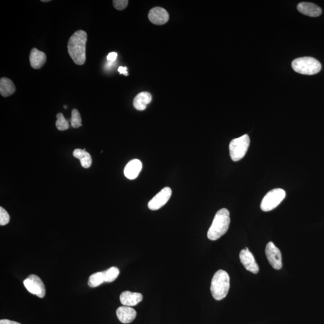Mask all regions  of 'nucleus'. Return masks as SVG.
<instances>
[{
    "mask_svg": "<svg viewBox=\"0 0 324 324\" xmlns=\"http://www.w3.org/2000/svg\"><path fill=\"white\" fill-rule=\"evenodd\" d=\"M86 41L87 34L83 30H78L69 39L68 52L77 65H83L86 62Z\"/></svg>",
    "mask_w": 324,
    "mask_h": 324,
    "instance_id": "nucleus-1",
    "label": "nucleus"
},
{
    "mask_svg": "<svg viewBox=\"0 0 324 324\" xmlns=\"http://www.w3.org/2000/svg\"><path fill=\"white\" fill-rule=\"evenodd\" d=\"M230 222V213L228 210L222 208L218 210L207 232L208 238L212 241L220 238L227 232L229 229Z\"/></svg>",
    "mask_w": 324,
    "mask_h": 324,
    "instance_id": "nucleus-2",
    "label": "nucleus"
},
{
    "mask_svg": "<svg viewBox=\"0 0 324 324\" xmlns=\"http://www.w3.org/2000/svg\"><path fill=\"white\" fill-rule=\"evenodd\" d=\"M230 288L229 274L224 270H218L213 276L210 288L213 298L218 301L224 298L229 292Z\"/></svg>",
    "mask_w": 324,
    "mask_h": 324,
    "instance_id": "nucleus-3",
    "label": "nucleus"
},
{
    "mask_svg": "<svg viewBox=\"0 0 324 324\" xmlns=\"http://www.w3.org/2000/svg\"><path fill=\"white\" fill-rule=\"evenodd\" d=\"M292 68L297 73L313 75L319 73L322 66L316 59L306 56L294 60L292 62Z\"/></svg>",
    "mask_w": 324,
    "mask_h": 324,
    "instance_id": "nucleus-4",
    "label": "nucleus"
},
{
    "mask_svg": "<svg viewBox=\"0 0 324 324\" xmlns=\"http://www.w3.org/2000/svg\"><path fill=\"white\" fill-rule=\"evenodd\" d=\"M250 146V138L247 134L231 140L230 144V153L231 159L234 162H238L247 152Z\"/></svg>",
    "mask_w": 324,
    "mask_h": 324,
    "instance_id": "nucleus-5",
    "label": "nucleus"
},
{
    "mask_svg": "<svg viewBox=\"0 0 324 324\" xmlns=\"http://www.w3.org/2000/svg\"><path fill=\"white\" fill-rule=\"evenodd\" d=\"M286 196V192L283 189H272L266 194L260 204V208L264 212H270L274 210L280 204Z\"/></svg>",
    "mask_w": 324,
    "mask_h": 324,
    "instance_id": "nucleus-6",
    "label": "nucleus"
},
{
    "mask_svg": "<svg viewBox=\"0 0 324 324\" xmlns=\"http://www.w3.org/2000/svg\"><path fill=\"white\" fill-rule=\"evenodd\" d=\"M24 284L30 293L37 296L39 298H44L46 294L44 284L38 276L30 275L24 280Z\"/></svg>",
    "mask_w": 324,
    "mask_h": 324,
    "instance_id": "nucleus-7",
    "label": "nucleus"
},
{
    "mask_svg": "<svg viewBox=\"0 0 324 324\" xmlns=\"http://www.w3.org/2000/svg\"><path fill=\"white\" fill-rule=\"evenodd\" d=\"M266 254L273 268L280 270L282 267V254L280 250L276 247L274 243L270 242L266 244Z\"/></svg>",
    "mask_w": 324,
    "mask_h": 324,
    "instance_id": "nucleus-8",
    "label": "nucleus"
},
{
    "mask_svg": "<svg viewBox=\"0 0 324 324\" xmlns=\"http://www.w3.org/2000/svg\"><path fill=\"white\" fill-rule=\"evenodd\" d=\"M172 195V190L169 187H166L156 195L150 200L148 204L149 209L151 210H158L164 206L168 202Z\"/></svg>",
    "mask_w": 324,
    "mask_h": 324,
    "instance_id": "nucleus-9",
    "label": "nucleus"
},
{
    "mask_svg": "<svg viewBox=\"0 0 324 324\" xmlns=\"http://www.w3.org/2000/svg\"><path fill=\"white\" fill-rule=\"evenodd\" d=\"M240 260L241 261L243 266L248 271L254 274H256L259 272V266L255 260L253 254L249 251L248 248L240 252Z\"/></svg>",
    "mask_w": 324,
    "mask_h": 324,
    "instance_id": "nucleus-10",
    "label": "nucleus"
},
{
    "mask_svg": "<svg viewBox=\"0 0 324 324\" xmlns=\"http://www.w3.org/2000/svg\"><path fill=\"white\" fill-rule=\"evenodd\" d=\"M150 21L156 25H164L169 20V14L164 8L156 7L150 10L148 14Z\"/></svg>",
    "mask_w": 324,
    "mask_h": 324,
    "instance_id": "nucleus-11",
    "label": "nucleus"
},
{
    "mask_svg": "<svg viewBox=\"0 0 324 324\" xmlns=\"http://www.w3.org/2000/svg\"><path fill=\"white\" fill-rule=\"evenodd\" d=\"M116 316L120 322L123 324H129L133 322L136 316V312L134 308L128 306H122L117 308Z\"/></svg>",
    "mask_w": 324,
    "mask_h": 324,
    "instance_id": "nucleus-12",
    "label": "nucleus"
},
{
    "mask_svg": "<svg viewBox=\"0 0 324 324\" xmlns=\"http://www.w3.org/2000/svg\"><path fill=\"white\" fill-rule=\"evenodd\" d=\"M120 302L123 306L132 307L139 304L143 300L142 294L138 292H132L130 291L122 292L120 296Z\"/></svg>",
    "mask_w": 324,
    "mask_h": 324,
    "instance_id": "nucleus-13",
    "label": "nucleus"
},
{
    "mask_svg": "<svg viewBox=\"0 0 324 324\" xmlns=\"http://www.w3.org/2000/svg\"><path fill=\"white\" fill-rule=\"evenodd\" d=\"M142 168V162L138 159H134L126 164L124 170V176L129 180L136 178Z\"/></svg>",
    "mask_w": 324,
    "mask_h": 324,
    "instance_id": "nucleus-14",
    "label": "nucleus"
},
{
    "mask_svg": "<svg viewBox=\"0 0 324 324\" xmlns=\"http://www.w3.org/2000/svg\"><path fill=\"white\" fill-rule=\"evenodd\" d=\"M297 8L300 13L310 17H318L322 14V9L312 2H300Z\"/></svg>",
    "mask_w": 324,
    "mask_h": 324,
    "instance_id": "nucleus-15",
    "label": "nucleus"
},
{
    "mask_svg": "<svg viewBox=\"0 0 324 324\" xmlns=\"http://www.w3.org/2000/svg\"><path fill=\"white\" fill-rule=\"evenodd\" d=\"M30 62L33 68H40L46 62V54L36 48H33L30 52Z\"/></svg>",
    "mask_w": 324,
    "mask_h": 324,
    "instance_id": "nucleus-16",
    "label": "nucleus"
},
{
    "mask_svg": "<svg viewBox=\"0 0 324 324\" xmlns=\"http://www.w3.org/2000/svg\"><path fill=\"white\" fill-rule=\"evenodd\" d=\"M152 100V96L149 92H140L134 98V106L138 110H144Z\"/></svg>",
    "mask_w": 324,
    "mask_h": 324,
    "instance_id": "nucleus-17",
    "label": "nucleus"
},
{
    "mask_svg": "<svg viewBox=\"0 0 324 324\" xmlns=\"http://www.w3.org/2000/svg\"><path fill=\"white\" fill-rule=\"evenodd\" d=\"M16 90L14 84L7 78H2L0 80V93L3 97H8L14 94Z\"/></svg>",
    "mask_w": 324,
    "mask_h": 324,
    "instance_id": "nucleus-18",
    "label": "nucleus"
},
{
    "mask_svg": "<svg viewBox=\"0 0 324 324\" xmlns=\"http://www.w3.org/2000/svg\"><path fill=\"white\" fill-rule=\"evenodd\" d=\"M73 155L80 160V164L84 168H89L92 164L91 155L84 150L76 149L74 150Z\"/></svg>",
    "mask_w": 324,
    "mask_h": 324,
    "instance_id": "nucleus-19",
    "label": "nucleus"
},
{
    "mask_svg": "<svg viewBox=\"0 0 324 324\" xmlns=\"http://www.w3.org/2000/svg\"><path fill=\"white\" fill-rule=\"evenodd\" d=\"M104 282V272L94 273L90 276L88 279V286L91 288H96L103 284Z\"/></svg>",
    "mask_w": 324,
    "mask_h": 324,
    "instance_id": "nucleus-20",
    "label": "nucleus"
},
{
    "mask_svg": "<svg viewBox=\"0 0 324 324\" xmlns=\"http://www.w3.org/2000/svg\"><path fill=\"white\" fill-rule=\"evenodd\" d=\"M104 282L110 283L116 280L118 278L120 274V270L117 267L112 266L104 271Z\"/></svg>",
    "mask_w": 324,
    "mask_h": 324,
    "instance_id": "nucleus-21",
    "label": "nucleus"
},
{
    "mask_svg": "<svg viewBox=\"0 0 324 324\" xmlns=\"http://www.w3.org/2000/svg\"><path fill=\"white\" fill-rule=\"evenodd\" d=\"M56 124L57 129L60 131L68 130L69 128V123L68 120H66L63 114L58 113L56 115Z\"/></svg>",
    "mask_w": 324,
    "mask_h": 324,
    "instance_id": "nucleus-22",
    "label": "nucleus"
},
{
    "mask_svg": "<svg viewBox=\"0 0 324 324\" xmlns=\"http://www.w3.org/2000/svg\"><path fill=\"white\" fill-rule=\"evenodd\" d=\"M82 120L79 111L76 109H74L72 111V116L70 119V124L72 128H76L82 126Z\"/></svg>",
    "mask_w": 324,
    "mask_h": 324,
    "instance_id": "nucleus-23",
    "label": "nucleus"
},
{
    "mask_svg": "<svg viewBox=\"0 0 324 324\" xmlns=\"http://www.w3.org/2000/svg\"><path fill=\"white\" fill-rule=\"evenodd\" d=\"M10 221V216L2 206L0 207V225L4 226Z\"/></svg>",
    "mask_w": 324,
    "mask_h": 324,
    "instance_id": "nucleus-24",
    "label": "nucleus"
},
{
    "mask_svg": "<svg viewBox=\"0 0 324 324\" xmlns=\"http://www.w3.org/2000/svg\"><path fill=\"white\" fill-rule=\"evenodd\" d=\"M128 2L127 0H114L113 4L116 10H122L127 7Z\"/></svg>",
    "mask_w": 324,
    "mask_h": 324,
    "instance_id": "nucleus-25",
    "label": "nucleus"
},
{
    "mask_svg": "<svg viewBox=\"0 0 324 324\" xmlns=\"http://www.w3.org/2000/svg\"><path fill=\"white\" fill-rule=\"evenodd\" d=\"M117 56H118V54H117L116 52H110L107 56L108 61L112 62H115L116 60Z\"/></svg>",
    "mask_w": 324,
    "mask_h": 324,
    "instance_id": "nucleus-26",
    "label": "nucleus"
},
{
    "mask_svg": "<svg viewBox=\"0 0 324 324\" xmlns=\"http://www.w3.org/2000/svg\"><path fill=\"white\" fill-rule=\"evenodd\" d=\"M127 70H128L127 67H122V66H120V67L118 68V71L119 72V73L120 74H124L125 76H128V75Z\"/></svg>",
    "mask_w": 324,
    "mask_h": 324,
    "instance_id": "nucleus-27",
    "label": "nucleus"
},
{
    "mask_svg": "<svg viewBox=\"0 0 324 324\" xmlns=\"http://www.w3.org/2000/svg\"><path fill=\"white\" fill-rule=\"evenodd\" d=\"M0 324H21L19 322H15V321L10 320H0Z\"/></svg>",
    "mask_w": 324,
    "mask_h": 324,
    "instance_id": "nucleus-28",
    "label": "nucleus"
},
{
    "mask_svg": "<svg viewBox=\"0 0 324 324\" xmlns=\"http://www.w3.org/2000/svg\"><path fill=\"white\" fill-rule=\"evenodd\" d=\"M42 2H49L50 0H42Z\"/></svg>",
    "mask_w": 324,
    "mask_h": 324,
    "instance_id": "nucleus-29",
    "label": "nucleus"
},
{
    "mask_svg": "<svg viewBox=\"0 0 324 324\" xmlns=\"http://www.w3.org/2000/svg\"><path fill=\"white\" fill-rule=\"evenodd\" d=\"M64 108H65V109H67L68 106H66V105H64Z\"/></svg>",
    "mask_w": 324,
    "mask_h": 324,
    "instance_id": "nucleus-30",
    "label": "nucleus"
}]
</instances>
